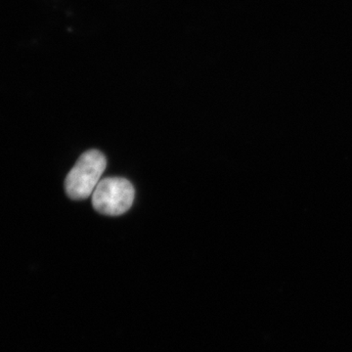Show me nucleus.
Segmentation results:
<instances>
[{
    "label": "nucleus",
    "mask_w": 352,
    "mask_h": 352,
    "mask_svg": "<svg viewBox=\"0 0 352 352\" xmlns=\"http://www.w3.org/2000/svg\"><path fill=\"white\" fill-rule=\"evenodd\" d=\"M107 160L98 150L83 153L65 180L67 195L73 200H85L94 193L106 170Z\"/></svg>",
    "instance_id": "1"
},
{
    "label": "nucleus",
    "mask_w": 352,
    "mask_h": 352,
    "mask_svg": "<svg viewBox=\"0 0 352 352\" xmlns=\"http://www.w3.org/2000/svg\"><path fill=\"white\" fill-rule=\"evenodd\" d=\"M133 186L124 178L111 177L102 179L92 195V204L102 214L117 217L131 208L134 201Z\"/></svg>",
    "instance_id": "2"
}]
</instances>
